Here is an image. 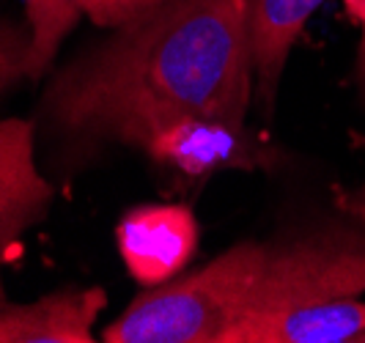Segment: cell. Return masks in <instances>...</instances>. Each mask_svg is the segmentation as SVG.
I'll list each match as a JSON object with an SVG mask.
<instances>
[{"label":"cell","mask_w":365,"mask_h":343,"mask_svg":"<svg viewBox=\"0 0 365 343\" xmlns=\"http://www.w3.org/2000/svg\"><path fill=\"white\" fill-rule=\"evenodd\" d=\"M253 91L247 0H165L58 74L47 116L77 140L143 148L184 116L245 124Z\"/></svg>","instance_id":"obj_1"},{"label":"cell","mask_w":365,"mask_h":343,"mask_svg":"<svg viewBox=\"0 0 365 343\" xmlns=\"http://www.w3.org/2000/svg\"><path fill=\"white\" fill-rule=\"evenodd\" d=\"M267 245L242 242L198 272L151 286L105 327L108 343H220L247 313Z\"/></svg>","instance_id":"obj_2"},{"label":"cell","mask_w":365,"mask_h":343,"mask_svg":"<svg viewBox=\"0 0 365 343\" xmlns=\"http://www.w3.org/2000/svg\"><path fill=\"white\" fill-rule=\"evenodd\" d=\"M365 294V222L351 220L267 245L253 300L242 319Z\"/></svg>","instance_id":"obj_3"},{"label":"cell","mask_w":365,"mask_h":343,"mask_svg":"<svg viewBox=\"0 0 365 343\" xmlns=\"http://www.w3.org/2000/svg\"><path fill=\"white\" fill-rule=\"evenodd\" d=\"M148 157L179 176L203 181L222 170H258L277 165V151L247 124L220 116H184L143 145Z\"/></svg>","instance_id":"obj_4"},{"label":"cell","mask_w":365,"mask_h":343,"mask_svg":"<svg viewBox=\"0 0 365 343\" xmlns=\"http://www.w3.org/2000/svg\"><path fill=\"white\" fill-rule=\"evenodd\" d=\"M198 220L182 203H146L121 217L118 253L140 286H163L190 264L198 247Z\"/></svg>","instance_id":"obj_5"},{"label":"cell","mask_w":365,"mask_h":343,"mask_svg":"<svg viewBox=\"0 0 365 343\" xmlns=\"http://www.w3.org/2000/svg\"><path fill=\"white\" fill-rule=\"evenodd\" d=\"M53 187L38 173L34 157V124L25 118L0 121V264L22 234L44 220Z\"/></svg>","instance_id":"obj_6"},{"label":"cell","mask_w":365,"mask_h":343,"mask_svg":"<svg viewBox=\"0 0 365 343\" xmlns=\"http://www.w3.org/2000/svg\"><path fill=\"white\" fill-rule=\"evenodd\" d=\"M105 305L108 294L99 286L11 302L0 280V343H93V324Z\"/></svg>","instance_id":"obj_7"},{"label":"cell","mask_w":365,"mask_h":343,"mask_svg":"<svg viewBox=\"0 0 365 343\" xmlns=\"http://www.w3.org/2000/svg\"><path fill=\"white\" fill-rule=\"evenodd\" d=\"M360 335H365V300L351 297L239 319L220 343H357Z\"/></svg>","instance_id":"obj_8"},{"label":"cell","mask_w":365,"mask_h":343,"mask_svg":"<svg viewBox=\"0 0 365 343\" xmlns=\"http://www.w3.org/2000/svg\"><path fill=\"white\" fill-rule=\"evenodd\" d=\"M322 3L324 0H247L250 53L261 102H274L294 41L299 39L308 19L322 9Z\"/></svg>","instance_id":"obj_9"},{"label":"cell","mask_w":365,"mask_h":343,"mask_svg":"<svg viewBox=\"0 0 365 343\" xmlns=\"http://www.w3.org/2000/svg\"><path fill=\"white\" fill-rule=\"evenodd\" d=\"M31 53H28V77H38L50 66L63 36L74 28L80 11L69 0H25Z\"/></svg>","instance_id":"obj_10"},{"label":"cell","mask_w":365,"mask_h":343,"mask_svg":"<svg viewBox=\"0 0 365 343\" xmlns=\"http://www.w3.org/2000/svg\"><path fill=\"white\" fill-rule=\"evenodd\" d=\"M80 14L88 17L102 25V28H118L129 19L140 17L151 9L163 6L165 0H69Z\"/></svg>","instance_id":"obj_11"},{"label":"cell","mask_w":365,"mask_h":343,"mask_svg":"<svg viewBox=\"0 0 365 343\" xmlns=\"http://www.w3.org/2000/svg\"><path fill=\"white\" fill-rule=\"evenodd\" d=\"M31 31L22 34L11 22L0 19V91L9 88L17 77L28 74Z\"/></svg>","instance_id":"obj_12"},{"label":"cell","mask_w":365,"mask_h":343,"mask_svg":"<svg viewBox=\"0 0 365 343\" xmlns=\"http://www.w3.org/2000/svg\"><path fill=\"white\" fill-rule=\"evenodd\" d=\"M335 206L351 220H360L365 222V184L363 187H354V190H341L335 195Z\"/></svg>","instance_id":"obj_13"},{"label":"cell","mask_w":365,"mask_h":343,"mask_svg":"<svg viewBox=\"0 0 365 343\" xmlns=\"http://www.w3.org/2000/svg\"><path fill=\"white\" fill-rule=\"evenodd\" d=\"M354 88H357L360 105L365 110V11L360 17V44H357V55H354Z\"/></svg>","instance_id":"obj_14"}]
</instances>
